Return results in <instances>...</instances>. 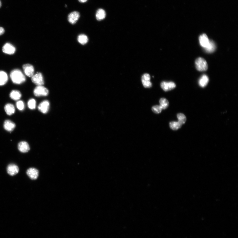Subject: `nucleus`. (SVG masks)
I'll use <instances>...</instances> for the list:
<instances>
[{"label": "nucleus", "instance_id": "nucleus-1", "mask_svg": "<svg viewBox=\"0 0 238 238\" xmlns=\"http://www.w3.org/2000/svg\"><path fill=\"white\" fill-rule=\"evenodd\" d=\"M10 77L13 83L16 84H22L26 80L25 76L20 70L18 69L12 71L10 73Z\"/></svg>", "mask_w": 238, "mask_h": 238}, {"label": "nucleus", "instance_id": "nucleus-2", "mask_svg": "<svg viewBox=\"0 0 238 238\" xmlns=\"http://www.w3.org/2000/svg\"><path fill=\"white\" fill-rule=\"evenodd\" d=\"M197 69L200 71H206L208 69V64L207 61L202 58H197L195 61Z\"/></svg>", "mask_w": 238, "mask_h": 238}, {"label": "nucleus", "instance_id": "nucleus-3", "mask_svg": "<svg viewBox=\"0 0 238 238\" xmlns=\"http://www.w3.org/2000/svg\"><path fill=\"white\" fill-rule=\"evenodd\" d=\"M34 93L35 95L37 97L45 96L48 95L49 91L44 86L39 85L35 89Z\"/></svg>", "mask_w": 238, "mask_h": 238}, {"label": "nucleus", "instance_id": "nucleus-4", "mask_svg": "<svg viewBox=\"0 0 238 238\" xmlns=\"http://www.w3.org/2000/svg\"><path fill=\"white\" fill-rule=\"evenodd\" d=\"M31 81L35 84L38 86L42 85L44 84V78L42 74L40 73H38L32 76Z\"/></svg>", "mask_w": 238, "mask_h": 238}, {"label": "nucleus", "instance_id": "nucleus-5", "mask_svg": "<svg viewBox=\"0 0 238 238\" xmlns=\"http://www.w3.org/2000/svg\"><path fill=\"white\" fill-rule=\"evenodd\" d=\"M161 87L165 91H168L175 88L176 85L173 82L163 81L161 83Z\"/></svg>", "mask_w": 238, "mask_h": 238}, {"label": "nucleus", "instance_id": "nucleus-6", "mask_svg": "<svg viewBox=\"0 0 238 238\" xmlns=\"http://www.w3.org/2000/svg\"><path fill=\"white\" fill-rule=\"evenodd\" d=\"M23 68L25 74L27 76L31 77L34 75V68L31 64H25L23 66Z\"/></svg>", "mask_w": 238, "mask_h": 238}, {"label": "nucleus", "instance_id": "nucleus-7", "mask_svg": "<svg viewBox=\"0 0 238 238\" xmlns=\"http://www.w3.org/2000/svg\"><path fill=\"white\" fill-rule=\"evenodd\" d=\"M2 51L3 52L9 55H12L16 51V48L10 43H6L2 48Z\"/></svg>", "mask_w": 238, "mask_h": 238}, {"label": "nucleus", "instance_id": "nucleus-8", "mask_svg": "<svg viewBox=\"0 0 238 238\" xmlns=\"http://www.w3.org/2000/svg\"><path fill=\"white\" fill-rule=\"evenodd\" d=\"M79 17H80V14L78 12H73L68 15V20L71 24H74L77 23Z\"/></svg>", "mask_w": 238, "mask_h": 238}, {"label": "nucleus", "instance_id": "nucleus-9", "mask_svg": "<svg viewBox=\"0 0 238 238\" xmlns=\"http://www.w3.org/2000/svg\"><path fill=\"white\" fill-rule=\"evenodd\" d=\"M150 77L149 74H144L142 77V81L144 87L150 88L152 86V84L150 81Z\"/></svg>", "mask_w": 238, "mask_h": 238}, {"label": "nucleus", "instance_id": "nucleus-10", "mask_svg": "<svg viewBox=\"0 0 238 238\" xmlns=\"http://www.w3.org/2000/svg\"><path fill=\"white\" fill-rule=\"evenodd\" d=\"M7 170L9 175L13 176L18 174L19 171V168L17 165L11 164L8 165Z\"/></svg>", "mask_w": 238, "mask_h": 238}, {"label": "nucleus", "instance_id": "nucleus-11", "mask_svg": "<svg viewBox=\"0 0 238 238\" xmlns=\"http://www.w3.org/2000/svg\"><path fill=\"white\" fill-rule=\"evenodd\" d=\"M50 104L48 101H44L40 104L38 108L39 111L44 114L48 112Z\"/></svg>", "mask_w": 238, "mask_h": 238}, {"label": "nucleus", "instance_id": "nucleus-12", "mask_svg": "<svg viewBox=\"0 0 238 238\" xmlns=\"http://www.w3.org/2000/svg\"><path fill=\"white\" fill-rule=\"evenodd\" d=\"M27 174L32 180L37 179L39 175V171L34 168H31L28 169Z\"/></svg>", "mask_w": 238, "mask_h": 238}, {"label": "nucleus", "instance_id": "nucleus-13", "mask_svg": "<svg viewBox=\"0 0 238 238\" xmlns=\"http://www.w3.org/2000/svg\"><path fill=\"white\" fill-rule=\"evenodd\" d=\"M18 149L21 152L26 153L30 150V147L26 142L21 141L18 145Z\"/></svg>", "mask_w": 238, "mask_h": 238}, {"label": "nucleus", "instance_id": "nucleus-14", "mask_svg": "<svg viewBox=\"0 0 238 238\" xmlns=\"http://www.w3.org/2000/svg\"><path fill=\"white\" fill-rule=\"evenodd\" d=\"M199 39L200 45L204 48H206L210 43V40L206 34L200 35Z\"/></svg>", "mask_w": 238, "mask_h": 238}, {"label": "nucleus", "instance_id": "nucleus-15", "mask_svg": "<svg viewBox=\"0 0 238 238\" xmlns=\"http://www.w3.org/2000/svg\"><path fill=\"white\" fill-rule=\"evenodd\" d=\"M5 129L8 132H12L15 128L16 125L13 122L9 120H6L3 124Z\"/></svg>", "mask_w": 238, "mask_h": 238}, {"label": "nucleus", "instance_id": "nucleus-16", "mask_svg": "<svg viewBox=\"0 0 238 238\" xmlns=\"http://www.w3.org/2000/svg\"><path fill=\"white\" fill-rule=\"evenodd\" d=\"M8 81V74L4 71H0V86L5 85Z\"/></svg>", "mask_w": 238, "mask_h": 238}, {"label": "nucleus", "instance_id": "nucleus-17", "mask_svg": "<svg viewBox=\"0 0 238 238\" xmlns=\"http://www.w3.org/2000/svg\"><path fill=\"white\" fill-rule=\"evenodd\" d=\"M216 48V45L214 42L212 40H210V43L208 46L204 49L207 52L212 53L215 51Z\"/></svg>", "mask_w": 238, "mask_h": 238}, {"label": "nucleus", "instance_id": "nucleus-18", "mask_svg": "<svg viewBox=\"0 0 238 238\" xmlns=\"http://www.w3.org/2000/svg\"><path fill=\"white\" fill-rule=\"evenodd\" d=\"M209 79L207 76L204 74L202 76L198 82L199 85L202 88H204L208 84Z\"/></svg>", "mask_w": 238, "mask_h": 238}, {"label": "nucleus", "instance_id": "nucleus-19", "mask_svg": "<svg viewBox=\"0 0 238 238\" xmlns=\"http://www.w3.org/2000/svg\"><path fill=\"white\" fill-rule=\"evenodd\" d=\"M5 110L6 114L9 115L13 114L15 112V107L11 104H6L5 107Z\"/></svg>", "mask_w": 238, "mask_h": 238}, {"label": "nucleus", "instance_id": "nucleus-20", "mask_svg": "<svg viewBox=\"0 0 238 238\" xmlns=\"http://www.w3.org/2000/svg\"><path fill=\"white\" fill-rule=\"evenodd\" d=\"M106 16L105 11L102 9H99L97 11L96 14V19L98 21L104 19Z\"/></svg>", "mask_w": 238, "mask_h": 238}, {"label": "nucleus", "instance_id": "nucleus-21", "mask_svg": "<svg viewBox=\"0 0 238 238\" xmlns=\"http://www.w3.org/2000/svg\"><path fill=\"white\" fill-rule=\"evenodd\" d=\"M10 96L12 99L17 101L19 100L21 96V92L16 90H14L10 93Z\"/></svg>", "mask_w": 238, "mask_h": 238}, {"label": "nucleus", "instance_id": "nucleus-22", "mask_svg": "<svg viewBox=\"0 0 238 238\" xmlns=\"http://www.w3.org/2000/svg\"><path fill=\"white\" fill-rule=\"evenodd\" d=\"M88 38L87 36L82 34L79 35L78 38V42L82 45H84L88 41Z\"/></svg>", "mask_w": 238, "mask_h": 238}, {"label": "nucleus", "instance_id": "nucleus-23", "mask_svg": "<svg viewBox=\"0 0 238 238\" xmlns=\"http://www.w3.org/2000/svg\"><path fill=\"white\" fill-rule=\"evenodd\" d=\"M170 128L173 130L176 131L178 129H180L182 127V125L179 123V122L176 121H172L170 122L169 124Z\"/></svg>", "mask_w": 238, "mask_h": 238}, {"label": "nucleus", "instance_id": "nucleus-24", "mask_svg": "<svg viewBox=\"0 0 238 238\" xmlns=\"http://www.w3.org/2000/svg\"><path fill=\"white\" fill-rule=\"evenodd\" d=\"M160 106L163 110L167 109L169 106V104L168 101L164 98H162L160 100Z\"/></svg>", "mask_w": 238, "mask_h": 238}, {"label": "nucleus", "instance_id": "nucleus-25", "mask_svg": "<svg viewBox=\"0 0 238 238\" xmlns=\"http://www.w3.org/2000/svg\"><path fill=\"white\" fill-rule=\"evenodd\" d=\"M177 117L178 120V122L182 125L185 123L187 119L184 114L179 113L177 115Z\"/></svg>", "mask_w": 238, "mask_h": 238}, {"label": "nucleus", "instance_id": "nucleus-26", "mask_svg": "<svg viewBox=\"0 0 238 238\" xmlns=\"http://www.w3.org/2000/svg\"><path fill=\"white\" fill-rule=\"evenodd\" d=\"M28 106L30 109H34L36 107V101L34 99H32L28 101Z\"/></svg>", "mask_w": 238, "mask_h": 238}, {"label": "nucleus", "instance_id": "nucleus-27", "mask_svg": "<svg viewBox=\"0 0 238 238\" xmlns=\"http://www.w3.org/2000/svg\"><path fill=\"white\" fill-rule=\"evenodd\" d=\"M162 110L163 109L160 105L154 106L152 107V110L153 112L157 114L160 113Z\"/></svg>", "mask_w": 238, "mask_h": 238}, {"label": "nucleus", "instance_id": "nucleus-28", "mask_svg": "<svg viewBox=\"0 0 238 238\" xmlns=\"http://www.w3.org/2000/svg\"><path fill=\"white\" fill-rule=\"evenodd\" d=\"M16 106L19 110L22 111L24 108V104L22 101H18L16 103Z\"/></svg>", "mask_w": 238, "mask_h": 238}, {"label": "nucleus", "instance_id": "nucleus-29", "mask_svg": "<svg viewBox=\"0 0 238 238\" xmlns=\"http://www.w3.org/2000/svg\"><path fill=\"white\" fill-rule=\"evenodd\" d=\"M5 32L4 28L2 27H0V35L4 34Z\"/></svg>", "mask_w": 238, "mask_h": 238}, {"label": "nucleus", "instance_id": "nucleus-30", "mask_svg": "<svg viewBox=\"0 0 238 238\" xmlns=\"http://www.w3.org/2000/svg\"><path fill=\"white\" fill-rule=\"evenodd\" d=\"M78 1L81 3H85L88 1V0H78Z\"/></svg>", "mask_w": 238, "mask_h": 238}, {"label": "nucleus", "instance_id": "nucleus-31", "mask_svg": "<svg viewBox=\"0 0 238 238\" xmlns=\"http://www.w3.org/2000/svg\"><path fill=\"white\" fill-rule=\"evenodd\" d=\"M2 2H1V0H0V8H1V6H2Z\"/></svg>", "mask_w": 238, "mask_h": 238}]
</instances>
